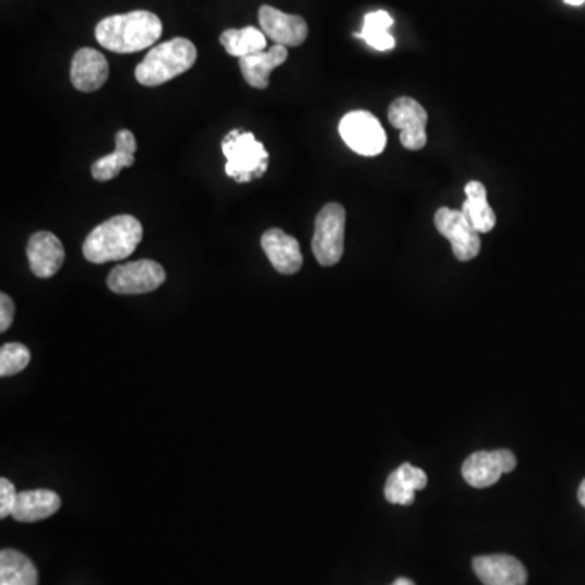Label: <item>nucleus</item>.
Returning a JSON list of instances; mask_svg holds the SVG:
<instances>
[{"label":"nucleus","instance_id":"nucleus-15","mask_svg":"<svg viewBox=\"0 0 585 585\" xmlns=\"http://www.w3.org/2000/svg\"><path fill=\"white\" fill-rule=\"evenodd\" d=\"M109 76V65L102 52L82 48L75 52L71 65L72 85L79 92L92 93L102 88Z\"/></svg>","mask_w":585,"mask_h":585},{"label":"nucleus","instance_id":"nucleus-23","mask_svg":"<svg viewBox=\"0 0 585 585\" xmlns=\"http://www.w3.org/2000/svg\"><path fill=\"white\" fill-rule=\"evenodd\" d=\"M461 212L478 232H490L497 226V215L487 199H467Z\"/></svg>","mask_w":585,"mask_h":585},{"label":"nucleus","instance_id":"nucleus-28","mask_svg":"<svg viewBox=\"0 0 585 585\" xmlns=\"http://www.w3.org/2000/svg\"><path fill=\"white\" fill-rule=\"evenodd\" d=\"M577 498H580V503L585 508V480L581 483L580 491H577Z\"/></svg>","mask_w":585,"mask_h":585},{"label":"nucleus","instance_id":"nucleus-17","mask_svg":"<svg viewBox=\"0 0 585 585\" xmlns=\"http://www.w3.org/2000/svg\"><path fill=\"white\" fill-rule=\"evenodd\" d=\"M135 152H138V141H135L134 134L122 129L116 134L115 152L93 163V179L99 182L111 181L122 169L134 165Z\"/></svg>","mask_w":585,"mask_h":585},{"label":"nucleus","instance_id":"nucleus-2","mask_svg":"<svg viewBox=\"0 0 585 585\" xmlns=\"http://www.w3.org/2000/svg\"><path fill=\"white\" fill-rule=\"evenodd\" d=\"M144 238L142 223L132 215H118L96 226L83 242V255L93 264L122 261L134 254Z\"/></svg>","mask_w":585,"mask_h":585},{"label":"nucleus","instance_id":"nucleus-5","mask_svg":"<svg viewBox=\"0 0 585 585\" xmlns=\"http://www.w3.org/2000/svg\"><path fill=\"white\" fill-rule=\"evenodd\" d=\"M345 223L347 214L341 204H327L315 217L312 252L315 261L324 267L341 262L345 249Z\"/></svg>","mask_w":585,"mask_h":585},{"label":"nucleus","instance_id":"nucleus-11","mask_svg":"<svg viewBox=\"0 0 585 585\" xmlns=\"http://www.w3.org/2000/svg\"><path fill=\"white\" fill-rule=\"evenodd\" d=\"M259 23L268 39L285 48L301 46L308 38V23L302 16L290 15L271 5L259 9Z\"/></svg>","mask_w":585,"mask_h":585},{"label":"nucleus","instance_id":"nucleus-1","mask_svg":"<svg viewBox=\"0 0 585 585\" xmlns=\"http://www.w3.org/2000/svg\"><path fill=\"white\" fill-rule=\"evenodd\" d=\"M163 35V23L148 10L111 15L96 25V41L118 55H132L155 45Z\"/></svg>","mask_w":585,"mask_h":585},{"label":"nucleus","instance_id":"nucleus-20","mask_svg":"<svg viewBox=\"0 0 585 585\" xmlns=\"http://www.w3.org/2000/svg\"><path fill=\"white\" fill-rule=\"evenodd\" d=\"M38 570L26 554L5 548L0 551V585H38Z\"/></svg>","mask_w":585,"mask_h":585},{"label":"nucleus","instance_id":"nucleus-13","mask_svg":"<svg viewBox=\"0 0 585 585\" xmlns=\"http://www.w3.org/2000/svg\"><path fill=\"white\" fill-rule=\"evenodd\" d=\"M474 571L483 585H527V570L510 554L475 558Z\"/></svg>","mask_w":585,"mask_h":585},{"label":"nucleus","instance_id":"nucleus-9","mask_svg":"<svg viewBox=\"0 0 585 585\" xmlns=\"http://www.w3.org/2000/svg\"><path fill=\"white\" fill-rule=\"evenodd\" d=\"M515 465L517 458L510 449L475 452L462 465V477L474 488L493 487L504 474H511Z\"/></svg>","mask_w":585,"mask_h":585},{"label":"nucleus","instance_id":"nucleus-14","mask_svg":"<svg viewBox=\"0 0 585 585\" xmlns=\"http://www.w3.org/2000/svg\"><path fill=\"white\" fill-rule=\"evenodd\" d=\"M261 244L268 261L280 274L295 275L302 267V254L298 239L287 235L284 229H267L262 235Z\"/></svg>","mask_w":585,"mask_h":585},{"label":"nucleus","instance_id":"nucleus-26","mask_svg":"<svg viewBox=\"0 0 585 585\" xmlns=\"http://www.w3.org/2000/svg\"><path fill=\"white\" fill-rule=\"evenodd\" d=\"M15 318V305L5 292L0 295V332H7Z\"/></svg>","mask_w":585,"mask_h":585},{"label":"nucleus","instance_id":"nucleus-22","mask_svg":"<svg viewBox=\"0 0 585 585\" xmlns=\"http://www.w3.org/2000/svg\"><path fill=\"white\" fill-rule=\"evenodd\" d=\"M392 25H394V20L385 10L369 12L365 16L363 29L357 36L378 51H391L395 46L394 36L389 33Z\"/></svg>","mask_w":585,"mask_h":585},{"label":"nucleus","instance_id":"nucleus-3","mask_svg":"<svg viewBox=\"0 0 585 585\" xmlns=\"http://www.w3.org/2000/svg\"><path fill=\"white\" fill-rule=\"evenodd\" d=\"M198 61L194 43L186 38L169 39L155 46L135 68V79L144 86H158L192 69Z\"/></svg>","mask_w":585,"mask_h":585},{"label":"nucleus","instance_id":"nucleus-8","mask_svg":"<svg viewBox=\"0 0 585 585\" xmlns=\"http://www.w3.org/2000/svg\"><path fill=\"white\" fill-rule=\"evenodd\" d=\"M434 226L451 242L452 252L457 261L468 262L480 254V232L467 222L461 211L439 208L434 215Z\"/></svg>","mask_w":585,"mask_h":585},{"label":"nucleus","instance_id":"nucleus-30","mask_svg":"<svg viewBox=\"0 0 585 585\" xmlns=\"http://www.w3.org/2000/svg\"><path fill=\"white\" fill-rule=\"evenodd\" d=\"M564 2H566L568 5L580 7V5H583V3H585V0H564Z\"/></svg>","mask_w":585,"mask_h":585},{"label":"nucleus","instance_id":"nucleus-12","mask_svg":"<svg viewBox=\"0 0 585 585\" xmlns=\"http://www.w3.org/2000/svg\"><path fill=\"white\" fill-rule=\"evenodd\" d=\"M26 255L29 268L36 277L51 278L61 271L65 251L58 236L49 231H39L29 238Z\"/></svg>","mask_w":585,"mask_h":585},{"label":"nucleus","instance_id":"nucleus-4","mask_svg":"<svg viewBox=\"0 0 585 585\" xmlns=\"http://www.w3.org/2000/svg\"><path fill=\"white\" fill-rule=\"evenodd\" d=\"M222 150L225 172L239 184L262 178L267 171L268 152L251 132L235 129L223 139Z\"/></svg>","mask_w":585,"mask_h":585},{"label":"nucleus","instance_id":"nucleus-21","mask_svg":"<svg viewBox=\"0 0 585 585\" xmlns=\"http://www.w3.org/2000/svg\"><path fill=\"white\" fill-rule=\"evenodd\" d=\"M219 43L229 56L242 59L265 51L267 36L254 26H246V28L226 29L219 36Z\"/></svg>","mask_w":585,"mask_h":585},{"label":"nucleus","instance_id":"nucleus-6","mask_svg":"<svg viewBox=\"0 0 585 585\" xmlns=\"http://www.w3.org/2000/svg\"><path fill=\"white\" fill-rule=\"evenodd\" d=\"M342 139L355 153L363 156H378L387 145V135L381 122L368 111H351L338 126Z\"/></svg>","mask_w":585,"mask_h":585},{"label":"nucleus","instance_id":"nucleus-18","mask_svg":"<svg viewBox=\"0 0 585 585\" xmlns=\"http://www.w3.org/2000/svg\"><path fill=\"white\" fill-rule=\"evenodd\" d=\"M288 59V49L282 45L272 46L268 51L258 52L239 59V68L249 85L258 89H265L271 83V73L285 64Z\"/></svg>","mask_w":585,"mask_h":585},{"label":"nucleus","instance_id":"nucleus-7","mask_svg":"<svg viewBox=\"0 0 585 585\" xmlns=\"http://www.w3.org/2000/svg\"><path fill=\"white\" fill-rule=\"evenodd\" d=\"M166 280V272L158 262H129L118 265L108 275V288L118 295H144L158 290Z\"/></svg>","mask_w":585,"mask_h":585},{"label":"nucleus","instance_id":"nucleus-25","mask_svg":"<svg viewBox=\"0 0 585 585\" xmlns=\"http://www.w3.org/2000/svg\"><path fill=\"white\" fill-rule=\"evenodd\" d=\"M16 498H19V493H16L12 481L2 478L0 480V517L5 518L7 515H12Z\"/></svg>","mask_w":585,"mask_h":585},{"label":"nucleus","instance_id":"nucleus-16","mask_svg":"<svg viewBox=\"0 0 585 585\" xmlns=\"http://www.w3.org/2000/svg\"><path fill=\"white\" fill-rule=\"evenodd\" d=\"M428 477L421 468L411 464H402L389 475L385 481L384 497L391 504L410 506L415 501V493L425 490Z\"/></svg>","mask_w":585,"mask_h":585},{"label":"nucleus","instance_id":"nucleus-19","mask_svg":"<svg viewBox=\"0 0 585 585\" xmlns=\"http://www.w3.org/2000/svg\"><path fill=\"white\" fill-rule=\"evenodd\" d=\"M61 510V498L51 490L22 491L16 498L12 517L19 522H38Z\"/></svg>","mask_w":585,"mask_h":585},{"label":"nucleus","instance_id":"nucleus-24","mask_svg":"<svg viewBox=\"0 0 585 585\" xmlns=\"http://www.w3.org/2000/svg\"><path fill=\"white\" fill-rule=\"evenodd\" d=\"M32 360V354L28 348L19 342L5 344L0 348V375L9 378V375L19 374Z\"/></svg>","mask_w":585,"mask_h":585},{"label":"nucleus","instance_id":"nucleus-29","mask_svg":"<svg viewBox=\"0 0 585 585\" xmlns=\"http://www.w3.org/2000/svg\"><path fill=\"white\" fill-rule=\"evenodd\" d=\"M392 585H417L411 580H407V577H398V580L394 581V584Z\"/></svg>","mask_w":585,"mask_h":585},{"label":"nucleus","instance_id":"nucleus-10","mask_svg":"<svg viewBox=\"0 0 585 585\" xmlns=\"http://www.w3.org/2000/svg\"><path fill=\"white\" fill-rule=\"evenodd\" d=\"M389 122L401 129V142L405 148L421 150L428 142V112L415 99L402 96L389 108Z\"/></svg>","mask_w":585,"mask_h":585},{"label":"nucleus","instance_id":"nucleus-27","mask_svg":"<svg viewBox=\"0 0 585 585\" xmlns=\"http://www.w3.org/2000/svg\"><path fill=\"white\" fill-rule=\"evenodd\" d=\"M465 194L467 199H487V188L481 182L471 181L465 186Z\"/></svg>","mask_w":585,"mask_h":585}]
</instances>
